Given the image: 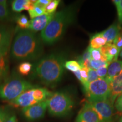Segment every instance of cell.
<instances>
[{
    "mask_svg": "<svg viewBox=\"0 0 122 122\" xmlns=\"http://www.w3.org/2000/svg\"><path fill=\"white\" fill-rule=\"evenodd\" d=\"M99 78L98 75L97 74L96 70L93 69V68H88V80L86 83V86L84 87V89H86L87 88L88 85L92 82L96 80H97Z\"/></svg>",
    "mask_w": 122,
    "mask_h": 122,
    "instance_id": "cell-27",
    "label": "cell"
},
{
    "mask_svg": "<svg viewBox=\"0 0 122 122\" xmlns=\"http://www.w3.org/2000/svg\"><path fill=\"white\" fill-rule=\"evenodd\" d=\"M88 48H89L90 54H91V59H94V60L96 61H103V62H108L107 58L101 53L100 49H96L91 48L90 46L88 47Z\"/></svg>",
    "mask_w": 122,
    "mask_h": 122,
    "instance_id": "cell-23",
    "label": "cell"
},
{
    "mask_svg": "<svg viewBox=\"0 0 122 122\" xmlns=\"http://www.w3.org/2000/svg\"><path fill=\"white\" fill-rule=\"evenodd\" d=\"M106 41L103 37L101 33L95 34L91 38L90 40L89 46L91 48L99 49L101 48L106 45Z\"/></svg>",
    "mask_w": 122,
    "mask_h": 122,
    "instance_id": "cell-19",
    "label": "cell"
},
{
    "mask_svg": "<svg viewBox=\"0 0 122 122\" xmlns=\"http://www.w3.org/2000/svg\"><path fill=\"white\" fill-rule=\"evenodd\" d=\"M80 75L81 81V83L83 84L84 88L86 86L88 80V68L86 67H81L80 69Z\"/></svg>",
    "mask_w": 122,
    "mask_h": 122,
    "instance_id": "cell-30",
    "label": "cell"
},
{
    "mask_svg": "<svg viewBox=\"0 0 122 122\" xmlns=\"http://www.w3.org/2000/svg\"><path fill=\"white\" fill-rule=\"evenodd\" d=\"M109 64L108 65H106L103 66L101 67L96 70L97 71V74L98 75V77L100 78H105L107 75V68L108 66H109Z\"/></svg>",
    "mask_w": 122,
    "mask_h": 122,
    "instance_id": "cell-33",
    "label": "cell"
},
{
    "mask_svg": "<svg viewBox=\"0 0 122 122\" xmlns=\"http://www.w3.org/2000/svg\"><path fill=\"white\" fill-rule=\"evenodd\" d=\"M48 109L47 100L27 107L23 108V115L29 121H35L40 119L45 116L46 111Z\"/></svg>",
    "mask_w": 122,
    "mask_h": 122,
    "instance_id": "cell-8",
    "label": "cell"
},
{
    "mask_svg": "<svg viewBox=\"0 0 122 122\" xmlns=\"http://www.w3.org/2000/svg\"><path fill=\"white\" fill-rule=\"evenodd\" d=\"M9 16V12L7 4H0V19H5Z\"/></svg>",
    "mask_w": 122,
    "mask_h": 122,
    "instance_id": "cell-28",
    "label": "cell"
},
{
    "mask_svg": "<svg viewBox=\"0 0 122 122\" xmlns=\"http://www.w3.org/2000/svg\"><path fill=\"white\" fill-rule=\"evenodd\" d=\"M65 67L74 73L81 69L80 64L78 62L75 61H66L65 63Z\"/></svg>",
    "mask_w": 122,
    "mask_h": 122,
    "instance_id": "cell-25",
    "label": "cell"
},
{
    "mask_svg": "<svg viewBox=\"0 0 122 122\" xmlns=\"http://www.w3.org/2000/svg\"><path fill=\"white\" fill-rule=\"evenodd\" d=\"M96 111L100 122H111L114 113L113 104L109 100L88 102Z\"/></svg>",
    "mask_w": 122,
    "mask_h": 122,
    "instance_id": "cell-7",
    "label": "cell"
},
{
    "mask_svg": "<svg viewBox=\"0 0 122 122\" xmlns=\"http://www.w3.org/2000/svg\"><path fill=\"white\" fill-rule=\"evenodd\" d=\"M28 14L30 15V18L31 19L35 18L37 16H41L44 14H45V8L41 6L38 5L35 3V5L31 9L28 10Z\"/></svg>",
    "mask_w": 122,
    "mask_h": 122,
    "instance_id": "cell-21",
    "label": "cell"
},
{
    "mask_svg": "<svg viewBox=\"0 0 122 122\" xmlns=\"http://www.w3.org/2000/svg\"><path fill=\"white\" fill-rule=\"evenodd\" d=\"M101 53L107 58L109 63L118 59L120 51L114 44H106L102 48L99 49Z\"/></svg>",
    "mask_w": 122,
    "mask_h": 122,
    "instance_id": "cell-15",
    "label": "cell"
},
{
    "mask_svg": "<svg viewBox=\"0 0 122 122\" xmlns=\"http://www.w3.org/2000/svg\"><path fill=\"white\" fill-rule=\"evenodd\" d=\"M115 106L117 111L120 113L122 114V94L119 96L118 98L115 101Z\"/></svg>",
    "mask_w": 122,
    "mask_h": 122,
    "instance_id": "cell-35",
    "label": "cell"
},
{
    "mask_svg": "<svg viewBox=\"0 0 122 122\" xmlns=\"http://www.w3.org/2000/svg\"><path fill=\"white\" fill-rule=\"evenodd\" d=\"M74 74L75 75L76 77H77V79H78L79 80H80L81 82V75H80V70H79V71H76V72H74Z\"/></svg>",
    "mask_w": 122,
    "mask_h": 122,
    "instance_id": "cell-38",
    "label": "cell"
},
{
    "mask_svg": "<svg viewBox=\"0 0 122 122\" xmlns=\"http://www.w3.org/2000/svg\"><path fill=\"white\" fill-rule=\"evenodd\" d=\"M122 31V28L119 24H114L101 33L106 40V44H113Z\"/></svg>",
    "mask_w": 122,
    "mask_h": 122,
    "instance_id": "cell-14",
    "label": "cell"
},
{
    "mask_svg": "<svg viewBox=\"0 0 122 122\" xmlns=\"http://www.w3.org/2000/svg\"><path fill=\"white\" fill-rule=\"evenodd\" d=\"M11 114V112L7 108L0 107V122H5Z\"/></svg>",
    "mask_w": 122,
    "mask_h": 122,
    "instance_id": "cell-29",
    "label": "cell"
},
{
    "mask_svg": "<svg viewBox=\"0 0 122 122\" xmlns=\"http://www.w3.org/2000/svg\"><path fill=\"white\" fill-rule=\"evenodd\" d=\"M33 88H34L24 92L15 100L9 102V103L13 106L22 108L27 107L37 104L39 102L37 101L35 96Z\"/></svg>",
    "mask_w": 122,
    "mask_h": 122,
    "instance_id": "cell-9",
    "label": "cell"
},
{
    "mask_svg": "<svg viewBox=\"0 0 122 122\" xmlns=\"http://www.w3.org/2000/svg\"><path fill=\"white\" fill-rule=\"evenodd\" d=\"M73 11L66 9L55 13L47 26L41 31V39L48 45L54 44L61 39L73 20Z\"/></svg>",
    "mask_w": 122,
    "mask_h": 122,
    "instance_id": "cell-3",
    "label": "cell"
},
{
    "mask_svg": "<svg viewBox=\"0 0 122 122\" xmlns=\"http://www.w3.org/2000/svg\"><path fill=\"white\" fill-rule=\"evenodd\" d=\"M5 122H18V119L15 114L11 113L7 118Z\"/></svg>",
    "mask_w": 122,
    "mask_h": 122,
    "instance_id": "cell-37",
    "label": "cell"
},
{
    "mask_svg": "<svg viewBox=\"0 0 122 122\" xmlns=\"http://www.w3.org/2000/svg\"><path fill=\"white\" fill-rule=\"evenodd\" d=\"M65 58L59 53H53L41 58L34 66V74L42 83L54 86L63 76Z\"/></svg>",
    "mask_w": 122,
    "mask_h": 122,
    "instance_id": "cell-2",
    "label": "cell"
},
{
    "mask_svg": "<svg viewBox=\"0 0 122 122\" xmlns=\"http://www.w3.org/2000/svg\"><path fill=\"white\" fill-rule=\"evenodd\" d=\"M91 54H90V51L89 48H87L84 53H83L81 56H80L79 58V63L80 64L81 68V67H86L88 68H91V63H90V61H91Z\"/></svg>",
    "mask_w": 122,
    "mask_h": 122,
    "instance_id": "cell-20",
    "label": "cell"
},
{
    "mask_svg": "<svg viewBox=\"0 0 122 122\" xmlns=\"http://www.w3.org/2000/svg\"><path fill=\"white\" fill-rule=\"evenodd\" d=\"M12 37V30L4 25H0V48L10 49Z\"/></svg>",
    "mask_w": 122,
    "mask_h": 122,
    "instance_id": "cell-16",
    "label": "cell"
},
{
    "mask_svg": "<svg viewBox=\"0 0 122 122\" xmlns=\"http://www.w3.org/2000/svg\"><path fill=\"white\" fill-rule=\"evenodd\" d=\"M33 65L28 61L22 62L18 67V71L22 75H27L32 70Z\"/></svg>",
    "mask_w": 122,
    "mask_h": 122,
    "instance_id": "cell-22",
    "label": "cell"
},
{
    "mask_svg": "<svg viewBox=\"0 0 122 122\" xmlns=\"http://www.w3.org/2000/svg\"><path fill=\"white\" fill-rule=\"evenodd\" d=\"M110 94L109 100L113 104L117 97L122 94V72L115 77L110 83Z\"/></svg>",
    "mask_w": 122,
    "mask_h": 122,
    "instance_id": "cell-13",
    "label": "cell"
},
{
    "mask_svg": "<svg viewBox=\"0 0 122 122\" xmlns=\"http://www.w3.org/2000/svg\"><path fill=\"white\" fill-rule=\"evenodd\" d=\"M110 83L106 78H99L88 85L85 90L89 102L109 100Z\"/></svg>",
    "mask_w": 122,
    "mask_h": 122,
    "instance_id": "cell-6",
    "label": "cell"
},
{
    "mask_svg": "<svg viewBox=\"0 0 122 122\" xmlns=\"http://www.w3.org/2000/svg\"><path fill=\"white\" fill-rule=\"evenodd\" d=\"M90 63H91V68L95 70L98 69L99 68L103 66L109 64V63H108V62H103V61H96L92 59H91Z\"/></svg>",
    "mask_w": 122,
    "mask_h": 122,
    "instance_id": "cell-31",
    "label": "cell"
},
{
    "mask_svg": "<svg viewBox=\"0 0 122 122\" xmlns=\"http://www.w3.org/2000/svg\"><path fill=\"white\" fill-rule=\"evenodd\" d=\"M50 0H37V1H36V4L45 8L50 2Z\"/></svg>",
    "mask_w": 122,
    "mask_h": 122,
    "instance_id": "cell-36",
    "label": "cell"
},
{
    "mask_svg": "<svg viewBox=\"0 0 122 122\" xmlns=\"http://www.w3.org/2000/svg\"><path fill=\"white\" fill-rule=\"evenodd\" d=\"M59 2L60 1L58 0H50V2L45 7L46 14H54L56 9L58 6Z\"/></svg>",
    "mask_w": 122,
    "mask_h": 122,
    "instance_id": "cell-26",
    "label": "cell"
},
{
    "mask_svg": "<svg viewBox=\"0 0 122 122\" xmlns=\"http://www.w3.org/2000/svg\"><path fill=\"white\" fill-rule=\"evenodd\" d=\"M113 2L117 7L119 21L122 24V0H114Z\"/></svg>",
    "mask_w": 122,
    "mask_h": 122,
    "instance_id": "cell-32",
    "label": "cell"
},
{
    "mask_svg": "<svg viewBox=\"0 0 122 122\" xmlns=\"http://www.w3.org/2000/svg\"><path fill=\"white\" fill-rule=\"evenodd\" d=\"M41 39L28 30H21L16 35L11 47V56L16 61H35L43 54Z\"/></svg>",
    "mask_w": 122,
    "mask_h": 122,
    "instance_id": "cell-1",
    "label": "cell"
},
{
    "mask_svg": "<svg viewBox=\"0 0 122 122\" xmlns=\"http://www.w3.org/2000/svg\"><path fill=\"white\" fill-rule=\"evenodd\" d=\"M10 49L0 48V81H4L9 77V63L8 53Z\"/></svg>",
    "mask_w": 122,
    "mask_h": 122,
    "instance_id": "cell-12",
    "label": "cell"
},
{
    "mask_svg": "<svg viewBox=\"0 0 122 122\" xmlns=\"http://www.w3.org/2000/svg\"><path fill=\"white\" fill-rule=\"evenodd\" d=\"M48 110L51 115L63 117L69 113L74 107V101L70 95L65 92H57L47 100Z\"/></svg>",
    "mask_w": 122,
    "mask_h": 122,
    "instance_id": "cell-5",
    "label": "cell"
},
{
    "mask_svg": "<svg viewBox=\"0 0 122 122\" xmlns=\"http://www.w3.org/2000/svg\"><path fill=\"white\" fill-rule=\"evenodd\" d=\"M113 44H115L117 48L119 50V51L120 52L122 50V31L118 36V37L114 41Z\"/></svg>",
    "mask_w": 122,
    "mask_h": 122,
    "instance_id": "cell-34",
    "label": "cell"
},
{
    "mask_svg": "<svg viewBox=\"0 0 122 122\" xmlns=\"http://www.w3.org/2000/svg\"><path fill=\"white\" fill-rule=\"evenodd\" d=\"M76 122H100V120L93 107L87 102L79 112Z\"/></svg>",
    "mask_w": 122,
    "mask_h": 122,
    "instance_id": "cell-10",
    "label": "cell"
},
{
    "mask_svg": "<svg viewBox=\"0 0 122 122\" xmlns=\"http://www.w3.org/2000/svg\"><path fill=\"white\" fill-rule=\"evenodd\" d=\"M122 72V61H113L109 63L107 68V73L106 76L107 80L110 83L114 77Z\"/></svg>",
    "mask_w": 122,
    "mask_h": 122,
    "instance_id": "cell-17",
    "label": "cell"
},
{
    "mask_svg": "<svg viewBox=\"0 0 122 122\" xmlns=\"http://www.w3.org/2000/svg\"><path fill=\"white\" fill-rule=\"evenodd\" d=\"M33 88L34 86L28 81L17 74H13L0 85V99L10 102Z\"/></svg>",
    "mask_w": 122,
    "mask_h": 122,
    "instance_id": "cell-4",
    "label": "cell"
},
{
    "mask_svg": "<svg viewBox=\"0 0 122 122\" xmlns=\"http://www.w3.org/2000/svg\"><path fill=\"white\" fill-rule=\"evenodd\" d=\"M36 2L32 0H15L12 2V10L16 13H20L23 10L28 11L32 8Z\"/></svg>",
    "mask_w": 122,
    "mask_h": 122,
    "instance_id": "cell-18",
    "label": "cell"
},
{
    "mask_svg": "<svg viewBox=\"0 0 122 122\" xmlns=\"http://www.w3.org/2000/svg\"><path fill=\"white\" fill-rule=\"evenodd\" d=\"M53 14H45L41 16H37L30 20V26L28 30L36 33L41 30L42 31L47 26L49 23L53 18Z\"/></svg>",
    "mask_w": 122,
    "mask_h": 122,
    "instance_id": "cell-11",
    "label": "cell"
},
{
    "mask_svg": "<svg viewBox=\"0 0 122 122\" xmlns=\"http://www.w3.org/2000/svg\"><path fill=\"white\" fill-rule=\"evenodd\" d=\"M18 25L22 30H28L30 26V20L25 15H22L19 16L16 19Z\"/></svg>",
    "mask_w": 122,
    "mask_h": 122,
    "instance_id": "cell-24",
    "label": "cell"
},
{
    "mask_svg": "<svg viewBox=\"0 0 122 122\" xmlns=\"http://www.w3.org/2000/svg\"><path fill=\"white\" fill-rule=\"evenodd\" d=\"M119 122H122V117H121V118L120 119V120H119Z\"/></svg>",
    "mask_w": 122,
    "mask_h": 122,
    "instance_id": "cell-40",
    "label": "cell"
},
{
    "mask_svg": "<svg viewBox=\"0 0 122 122\" xmlns=\"http://www.w3.org/2000/svg\"><path fill=\"white\" fill-rule=\"evenodd\" d=\"M120 57L122 58V50H121V51H120Z\"/></svg>",
    "mask_w": 122,
    "mask_h": 122,
    "instance_id": "cell-39",
    "label": "cell"
}]
</instances>
